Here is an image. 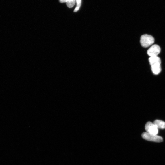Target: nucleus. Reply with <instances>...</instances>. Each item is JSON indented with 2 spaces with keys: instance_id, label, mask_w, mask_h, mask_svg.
<instances>
[{
  "instance_id": "1",
  "label": "nucleus",
  "mask_w": 165,
  "mask_h": 165,
  "mask_svg": "<svg viewBox=\"0 0 165 165\" xmlns=\"http://www.w3.org/2000/svg\"><path fill=\"white\" fill-rule=\"evenodd\" d=\"M154 39L150 35L144 34L141 37L140 42L141 45L144 48H147L151 45L154 43Z\"/></svg>"
},
{
  "instance_id": "2",
  "label": "nucleus",
  "mask_w": 165,
  "mask_h": 165,
  "mask_svg": "<svg viewBox=\"0 0 165 165\" xmlns=\"http://www.w3.org/2000/svg\"><path fill=\"white\" fill-rule=\"evenodd\" d=\"M142 136L143 139L150 141L158 143L163 141V139L162 137L147 132L143 133L142 134Z\"/></svg>"
},
{
  "instance_id": "3",
  "label": "nucleus",
  "mask_w": 165,
  "mask_h": 165,
  "mask_svg": "<svg viewBox=\"0 0 165 165\" xmlns=\"http://www.w3.org/2000/svg\"><path fill=\"white\" fill-rule=\"evenodd\" d=\"M147 132L157 135L158 132V128L155 125L151 122H147L145 126Z\"/></svg>"
},
{
  "instance_id": "4",
  "label": "nucleus",
  "mask_w": 165,
  "mask_h": 165,
  "mask_svg": "<svg viewBox=\"0 0 165 165\" xmlns=\"http://www.w3.org/2000/svg\"><path fill=\"white\" fill-rule=\"evenodd\" d=\"M160 52V48L158 45L155 44L153 45L148 50L147 53L150 57L157 56Z\"/></svg>"
},
{
  "instance_id": "5",
  "label": "nucleus",
  "mask_w": 165,
  "mask_h": 165,
  "mask_svg": "<svg viewBox=\"0 0 165 165\" xmlns=\"http://www.w3.org/2000/svg\"><path fill=\"white\" fill-rule=\"evenodd\" d=\"M149 60L151 66L154 64H161L160 58L157 56L150 57Z\"/></svg>"
},
{
  "instance_id": "6",
  "label": "nucleus",
  "mask_w": 165,
  "mask_h": 165,
  "mask_svg": "<svg viewBox=\"0 0 165 165\" xmlns=\"http://www.w3.org/2000/svg\"><path fill=\"white\" fill-rule=\"evenodd\" d=\"M161 64H156L151 66V69L153 73L156 75H157L161 72Z\"/></svg>"
},
{
  "instance_id": "7",
  "label": "nucleus",
  "mask_w": 165,
  "mask_h": 165,
  "mask_svg": "<svg viewBox=\"0 0 165 165\" xmlns=\"http://www.w3.org/2000/svg\"><path fill=\"white\" fill-rule=\"evenodd\" d=\"M153 123L156 125L158 129H165V122L162 121L156 120Z\"/></svg>"
},
{
  "instance_id": "8",
  "label": "nucleus",
  "mask_w": 165,
  "mask_h": 165,
  "mask_svg": "<svg viewBox=\"0 0 165 165\" xmlns=\"http://www.w3.org/2000/svg\"><path fill=\"white\" fill-rule=\"evenodd\" d=\"M76 1V0H67L66 3L67 6L69 8H72L74 6Z\"/></svg>"
},
{
  "instance_id": "9",
  "label": "nucleus",
  "mask_w": 165,
  "mask_h": 165,
  "mask_svg": "<svg viewBox=\"0 0 165 165\" xmlns=\"http://www.w3.org/2000/svg\"><path fill=\"white\" fill-rule=\"evenodd\" d=\"M77 3V6L75 9L74 10V12H77L80 8L81 3V0H76Z\"/></svg>"
},
{
  "instance_id": "10",
  "label": "nucleus",
  "mask_w": 165,
  "mask_h": 165,
  "mask_svg": "<svg viewBox=\"0 0 165 165\" xmlns=\"http://www.w3.org/2000/svg\"><path fill=\"white\" fill-rule=\"evenodd\" d=\"M67 0H59V2L61 3H64L67 2Z\"/></svg>"
}]
</instances>
